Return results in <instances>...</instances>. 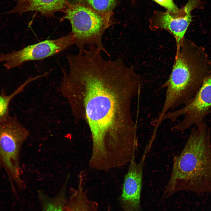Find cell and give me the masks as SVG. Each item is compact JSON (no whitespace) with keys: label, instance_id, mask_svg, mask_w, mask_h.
<instances>
[{"label":"cell","instance_id":"7","mask_svg":"<svg viewBox=\"0 0 211 211\" xmlns=\"http://www.w3.org/2000/svg\"><path fill=\"white\" fill-rule=\"evenodd\" d=\"M74 44L71 32L68 35L54 40H46L29 45L18 51L0 54V63L8 69L18 67L29 61L42 59L57 54Z\"/></svg>","mask_w":211,"mask_h":211},{"label":"cell","instance_id":"15","mask_svg":"<svg viewBox=\"0 0 211 211\" xmlns=\"http://www.w3.org/2000/svg\"><path fill=\"white\" fill-rule=\"evenodd\" d=\"M165 8L167 11L174 12L179 8L174 4L173 0H153Z\"/></svg>","mask_w":211,"mask_h":211},{"label":"cell","instance_id":"4","mask_svg":"<svg viewBox=\"0 0 211 211\" xmlns=\"http://www.w3.org/2000/svg\"><path fill=\"white\" fill-rule=\"evenodd\" d=\"M63 12L64 19H68L72 26L74 44L82 52L87 46L103 52L110 57L104 48L102 38L106 30L112 24L111 17L103 15L82 4L69 2Z\"/></svg>","mask_w":211,"mask_h":211},{"label":"cell","instance_id":"5","mask_svg":"<svg viewBox=\"0 0 211 211\" xmlns=\"http://www.w3.org/2000/svg\"><path fill=\"white\" fill-rule=\"evenodd\" d=\"M29 135L28 130L16 116H10L0 122V166L6 173L13 191L15 184L20 189L23 187L20 153Z\"/></svg>","mask_w":211,"mask_h":211},{"label":"cell","instance_id":"8","mask_svg":"<svg viewBox=\"0 0 211 211\" xmlns=\"http://www.w3.org/2000/svg\"><path fill=\"white\" fill-rule=\"evenodd\" d=\"M203 8L202 0H188L183 7L176 11H155L150 18L149 28L153 31L169 32L175 38L177 47L182 42L192 21L191 11Z\"/></svg>","mask_w":211,"mask_h":211},{"label":"cell","instance_id":"16","mask_svg":"<svg viewBox=\"0 0 211 211\" xmlns=\"http://www.w3.org/2000/svg\"><path fill=\"white\" fill-rule=\"evenodd\" d=\"M65 211H68V210H67V208L66 207V209H65Z\"/></svg>","mask_w":211,"mask_h":211},{"label":"cell","instance_id":"14","mask_svg":"<svg viewBox=\"0 0 211 211\" xmlns=\"http://www.w3.org/2000/svg\"><path fill=\"white\" fill-rule=\"evenodd\" d=\"M118 0H84L93 10L103 15L111 17Z\"/></svg>","mask_w":211,"mask_h":211},{"label":"cell","instance_id":"10","mask_svg":"<svg viewBox=\"0 0 211 211\" xmlns=\"http://www.w3.org/2000/svg\"><path fill=\"white\" fill-rule=\"evenodd\" d=\"M16 6L4 14H21L35 11L47 17L54 16L57 12H64L69 0H16Z\"/></svg>","mask_w":211,"mask_h":211},{"label":"cell","instance_id":"9","mask_svg":"<svg viewBox=\"0 0 211 211\" xmlns=\"http://www.w3.org/2000/svg\"><path fill=\"white\" fill-rule=\"evenodd\" d=\"M151 147L146 145L138 163L134 156L129 163L124 176L122 191L119 198L123 211H143L141 204V193L144 166Z\"/></svg>","mask_w":211,"mask_h":211},{"label":"cell","instance_id":"11","mask_svg":"<svg viewBox=\"0 0 211 211\" xmlns=\"http://www.w3.org/2000/svg\"><path fill=\"white\" fill-rule=\"evenodd\" d=\"M84 174L81 172L78 176V187L72 189L66 203L68 211H97V203L89 199L84 188Z\"/></svg>","mask_w":211,"mask_h":211},{"label":"cell","instance_id":"6","mask_svg":"<svg viewBox=\"0 0 211 211\" xmlns=\"http://www.w3.org/2000/svg\"><path fill=\"white\" fill-rule=\"evenodd\" d=\"M211 113V71L193 98L181 108L167 113L163 121L174 122L182 119L171 128L173 131L183 132L191 126L199 127L205 123L204 120Z\"/></svg>","mask_w":211,"mask_h":211},{"label":"cell","instance_id":"13","mask_svg":"<svg viewBox=\"0 0 211 211\" xmlns=\"http://www.w3.org/2000/svg\"><path fill=\"white\" fill-rule=\"evenodd\" d=\"M36 79L35 77L29 78L10 95H7L4 91L2 92L0 94V122L6 121L10 117L9 107L13 98L22 92L28 84Z\"/></svg>","mask_w":211,"mask_h":211},{"label":"cell","instance_id":"3","mask_svg":"<svg viewBox=\"0 0 211 211\" xmlns=\"http://www.w3.org/2000/svg\"><path fill=\"white\" fill-rule=\"evenodd\" d=\"M211 71V61L204 48L185 37L176 47L171 72L162 86L165 96L157 121L162 122L167 113L190 100Z\"/></svg>","mask_w":211,"mask_h":211},{"label":"cell","instance_id":"2","mask_svg":"<svg viewBox=\"0 0 211 211\" xmlns=\"http://www.w3.org/2000/svg\"><path fill=\"white\" fill-rule=\"evenodd\" d=\"M182 191L211 193V141L206 124L191 130L181 152L174 157L162 199Z\"/></svg>","mask_w":211,"mask_h":211},{"label":"cell","instance_id":"1","mask_svg":"<svg viewBox=\"0 0 211 211\" xmlns=\"http://www.w3.org/2000/svg\"><path fill=\"white\" fill-rule=\"evenodd\" d=\"M60 87L76 120H84L92 138V153L101 157L125 154L137 144L131 104L140 91V78L121 59L107 60L93 49L68 60Z\"/></svg>","mask_w":211,"mask_h":211},{"label":"cell","instance_id":"12","mask_svg":"<svg viewBox=\"0 0 211 211\" xmlns=\"http://www.w3.org/2000/svg\"><path fill=\"white\" fill-rule=\"evenodd\" d=\"M69 177L68 175L61 189L54 197H50L42 190L38 191V196L42 211H65L67 201L66 197L67 188Z\"/></svg>","mask_w":211,"mask_h":211}]
</instances>
